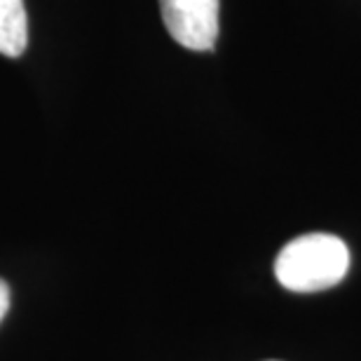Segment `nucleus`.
Wrapping results in <instances>:
<instances>
[{
  "instance_id": "1",
  "label": "nucleus",
  "mask_w": 361,
  "mask_h": 361,
  "mask_svg": "<svg viewBox=\"0 0 361 361\" xmlns=\"http://www.w3.org/2000/svg\"><path fill=\"white\" fill-rule=\"evenodd\" d=\"M350 270V251L336 235L310 233L284 244L274 261V277L293 293L334 288Z\"/></svg>"
},
{
  "instance_id": "2",
  "label": "nucleus",
  "mask_w": 361,
  "mask_h": 361,
  "mask_svg": "<svg viewBox=\"0 0 361 361\" xmlns=\"http://www.w3.org/2000/svg\"><path fill=\"white\" fill-rule=\"evenodd\" d=\"M162 21L178 45L209 52L219 38V0H160Z\"/></svg>"
},
{
  "instance_id": "3",
  "label": "nucleus",
  "mask_w": 361,
  "mask_h": 361,
  "mask_svg": "<svg viewBox=\"0 0 361 361\" xmlns=\"http://www.w3.org/2000/svg\"><path fill=\"white\" fill-rule=\"evenodd\" d=\"M28 45V17L24 0H0V54L17 59Z\"/></svg>"
},
{
  "instance_id": "4",
  "label": "nucleus",
  "mask_w": 361,
  "mask_h": 361,
  "mask_svg": "<svg viewBox=\"0 0 361 361\" xmlns=\"http://www.w3.org/2000/svg\"><path fill=\"white\" fill-rule=\"evenodd\" d=\"M7 310H10V286H7V281L0 279V322L7 314Z\"/></svg>"
},
{
  "instance_id": "5",
  "label": "nucleus",
  "mask_w": 361,
  "mask_h": 361,
  "mask_svg": "<svg viewBox=\"0 0 361 361\" xmlns=\"http://www.w3.org/2000/svg\"><path fill=\"white\" fill-rule=\"evenodd\" d=\"M270 361H274V359H270Z\"/></svg>"
}]
</instances>
